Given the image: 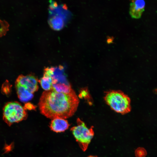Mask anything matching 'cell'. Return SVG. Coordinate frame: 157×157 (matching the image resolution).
I'll return each mask as SVG.
<instances>
[{
    "mask_svg": "<svg viewBox=\"0 0 157 157\" xmlns=\"http://www.w3.org/2000/svg\"><path fill=\"white\" fill-rule=\"evenodd\" d=\"M79 99L72 89L68 93L58 92L52 90L44 91L38 103L41 113L47 118L66 119L75 113Z\"/></svg>",
    "mask_w": 157,
    "mask_h": 157,
    "instance_id": "1",
    "label": "cell"
},
{
    "mask_svg": "<svg viewBox=\"0 0 157 157\" xmlns=\"http://www.w3.org/2000/svg\"><path fill=\"white\" fill-rule=\"evenodd\" d=\"M38 80L35 75L30 74L19 76L15 82V87L17 96L22 102L31 100L34 93L38 89Z\"/></svg>",
    "mask_w": 157,
    "mask_h": 157,
    "instance_id": "2",
    "label": "cell"
},
{
    "mask_svg": "<svg viewBox=\"0 0 157 157\" xmlns=\"http://www.w3.org/2000/svg\"><path fill=\"white\" fill-rule=\"evenodd\" d=\"M104 98L110 108L117 113L124 114L131 110V99L121 91L110 90L106 92Z\"/></svg>",
    "mask_w": 157,
    "mask_h": 157,
    "instance_id": "3",
    "label": "cell"
},
{
    "mask_svg": "<svg viewBox=\"0 0 157 157\" xmlns=\"http://www.w3.org/2000/svg\"><path fill=\"white\" fill-rule=\"evenodd\" d=\"M27 116L26 109L18 102H9L3 107V119L9 126L24 120Z\"/></svg>",
    "mask_w": 157,
    "mask_h": 157,
    "instance_id": "4",
    "label": "cell"
},
{
    "mask_svg": "<svg viewBox=\"0 0 157 157\" xmlns=\"http://www.w3.org/2000/svg\"><path fill=\"white\" fill-rule=\"evenodd\" d=\"M76 122L77 125L72 127L70 130L80 147L84 151L94 136V131L92 127L88 128L79 118H77Z\"/></svg>",
    "mask_w": 157,
    "mask_h": 157,
    "instance_id": "5",
    "label": "cell"
},
{
    "mask_svg": "<svg viewBox=\"0 0 157 157\" xmlns=\"http://www.w3.org/2000/svg\"><path fill=\"white\" fill-rule=\"evenodd\" d=\"M145 2L143 0L131 1L130 4L129 14L131 17L134 19H139L144 11Z\"/></svg>",
    "mask_w": 157,
    "mask_h": 157,
    "instance_id": "6",
    "label": "cell"
},
{
    "mask_svg": "<svg viewBox=\"0 0 157 157\" xmlns=\"http://www.w3.org/2000/svg\"><path fill=\"white\" fill-rule=\"evenodd\" d=\"M70 126L68 121L65 119L55 118L52 119L50 124V128L52 131L56 132H63Z\"/></svg>",
    "mask_w": 157,
    "mask_h": 157,
    "instance_id": "7",
    "label": "cell"
},
{
    "mask_svg": "<svg viewBox=\"0 0 157 157\" xmlns=\"http://www.w3.org/2000/svg\"><path fill=\"white\" fill-rule=\"evenodd\" d=\"M65 21L62 17L55 15H52L49 20L51 26L55 29L61 28L64 24Z\"/></svg>",
    "mask_w": 157,
    "mask_h": 157,
    "instance_id": "8",
    "label": "cell"
},
{
    "mask_svg": "<svg viewBox=\"0 0 157 157\" xmlns=\"http://www.w3.org/2000/svg\"><path fill=\"white\" fill-rule=\"evenodd\" d=\"M38 81L42 88L45 91H48L52 89V79L49 77L43 76Z\"/></svg>",
    "mask_w": 157,
    "mask_h": 157,
    "instance_id": "9",
    "label": "cell"
},
{
    "mask_svg": "<svg viewBox=\"0 0 157 157\" xmlns=\"http://www.w3.org/2000/svg\"><path fill=\"white\" fill-rule=\"evenodd\" d=\"M72 89L69 84L58 83L52 85V90L58 92L68 93Z\"/></svg>",
    "mask_w": 157,
    "mask_h": 157,
    "instance_id": "10",
    "label": "cell"
},
{
    "mask_svg": "<svg viewBox=\"0 0 157 157\" xmlns=\"http://www.w3.org/2000/svg\"><path fill=\"white\" fill-rule=\"evenodd\" d=\"M79 97L81 98L88 99L90 97L89 93L87 88L83 89L80 91Z\"/></svg>",
    "mask_w": 157,
    "mask_h": 157,
    "instance_id": "11",
    "label": "cell"
},
{
    "mask_svg": "<svg viewBox=\"0 0 157 157\" xmlns=\"http://www.w3.org/2000/svg\"><path fill=\"white\" fill-rule=\"evenodd\" d=\"M113 38H108L107 40V42L108 43H111L113 41Z\"/></svg>",
    "mask_w": 157,
    "mask_h": 157,
    "instance_id": "12",
    "label": "cell"
},
{
    "mask_svg": "<svg viewBox=\"0 0 157 157\" xmlns=\"http://www.w3.org/2000/svg\"><path fill=\"white\" fill-rule=\"evenodd\" d=\"M3 31V29L2 28H0V33H1Z\"/></svg>",
    "mask_w": 157,
    "mask_h": 157,
    "instance_id": "13",
    "label": "cell"
},
{
    "mask_svg": "<svg viewBox=\"0 0 157 157\" xmlns=\"http://www.w3.org/2000/svg\"><path fill=\"white\" fill-rule=\"evenodd\" d=\"M88 157H97L96 156H88Z\"/></svg>",
    "mask_w": 157,
    "mask_h": 157,
    "instance_id": "14",
    "label": "cell"
}]
</instances>
